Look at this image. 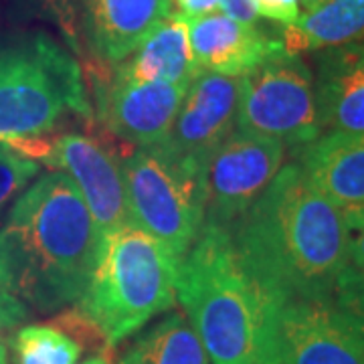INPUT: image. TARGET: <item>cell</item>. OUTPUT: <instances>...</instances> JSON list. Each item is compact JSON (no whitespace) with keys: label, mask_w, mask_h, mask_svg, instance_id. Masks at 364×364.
Here are the masks:
<instances>
[{"label":"cell","mask_w":364,"mask_h":364,"mask_svg":"<svg viewBox=\"0 0 364 364\" xmlns=\"http://www.w3.org/2000/svg\"><path fill=\"white\" fill-rule=\"evenodd\" d=\"M243 269L273 304L332 299L348 267L342 208L320 195L299 164H286L229 229Z\"/></svg>","instance_id":"cell-1"},{"label":"cell","mask_w":364,"mask_h":364,"mask_svg":"<svg viewBox=\"0 0 364 364\" xmlns=\"http://www.w3.org/2000/svg\"><path fill=\"white\" fill-rule=\"evenodd\" d=\"M100 231L63 172L41 176L16 198L0 229V286L41 312L85 296Z\"/></svg>","instance_id":"cell-2"},{"label":"cell","mask_w":364,"mask_h":364,"mask_svg":"<svg viewBox=\"0 0 364 364\" xmlns=\"http://www.w3.org/2000/svg\"><path fill=\"white\" fill-rule=\"evenodd\" d=\"M178 299L213 364H269L273 304L243 269L229 229L205 225L181 261Z\"/></svg>","instance_id":"cell-3"},{"label":"cell","mask_w":364,"mask_h":364,"mask_svg":"<svg viewBox=\"0 0 364 364\" xmlns=\"http://www.w3.org/2000/svg\"><path fill=\"white\" fill-rule=\"evenodd\" d=\"M181 259L134 221L100 237L95 265L77 306L109 346L138 332L178 299Z\"/></svg>","instance_id":"cell-4"},{"label":"cell","mask_w":364,"mask_h":364,"mask_svg":"<svg viewBox=\"0 0 364 364\" xmlns=\"http://www.w3.org/2000/svg\"><path fill=\"white\" fill-rule=\"evenodd\" d=\"M65 112L90 117L77 63L47 35L0 47V142L37 138Z\"/></svg>","instance_id":"cell-5"},{"label":"cell","mask_w":364,"mask_h":364,"mask_svg":"<svg viewBox=\"0 0 364 364\" xmlns=\"http://www.w3.org/2000/svg\"><path fill=\"white\" fill-rule=\"evenodd\" d=\"M122 174L132 221L184 259L205 227V166L160 144L126 156Z\"/></svg>","instance_id":"cell-6"},{"label":"cell","mask_w":364,"mask_h":364,"mask_svg":"<svg viewBox=\"0 0 364 364\" xmlns=\"http://www.w3.org/2000/svg\"><path fill=\"white\" fill-rule=\"evenodd\" d=\"M237 130L301 148L320 138L314 75L299 55L277 53L241 77Z\"/></svg>","instance_id":"cell-7"},{"label":"cell","mask_w":364,"mask_h":364,"mask_svg":"<svg viewBox=\"0 0 364 364\" xmlns=\"http://www.w3.org/2000/svg\"><path fill=\"white\" fill-rule=\"evenodd\" d=\"M284 158L279 140L235 130L205 166V225L231 229L284 168Z\"/></svg>","instance_id":"cell-8"},{"label":"cell","mask_w":364,"mask_h":364,"mask_svg":"<svg viewBox=\"0 0 364 364\" xmlns=\"http://www.w3.org/2000/svg\"><path fill=\"white\" fill-rule=\"evenodd\" d=\"M269 364H364V330L332 299H287L272 316Z\"/></svg>","instance_id":"cell-9"},{"label":"cell","mask_w":364,"mask_h":364,"mask_svg":"<svg viewBox=\"0 0 364 364\" xmlns=\"http://www.w3.org/2000/svg\"><path fill=\"white\" fill-rule=\"evenodd\" d=\"M241 77L200 71L188 85L181 112L162 146L172 154L207 166L208 158L237 126Z\"/></svg>","instance_id":"cell-10"},{"label":"cell","mask_w":364,"mask_h":364,"mask_svg":"<svg viewBox=\"0 0 364 364\" xmlns=\"http://www.w3.org/2000/svg\"><path fill=\"white\" fill-rule=\"evenodd\" d=\"M47 166L59 168L75 182L90 208L100 237L132 221L124 174L116 158L95 138L83 134H65L53 138L51 148L43 160Z\"/></svg>","instance_id":"cell-11"},{"label":"cell","mask_w":364,"mask_h":364,"mask_svg":"<svg viewBox=\"0 0 364 364\" xmlns=\"http://www.w3.org/2000/svg\"><path fill=\"white\" fill-rule=\"evenodd\" d=\"M188 85L112 79L107 87L104 85L97 91L105 128L138 148L164 144L181 112Z\"/></svg>","instance_id":"cell-12"},{"label":"cell","mask_w":364,"mask_h":364,"mask_svg":"<svg viewBox=\"0 0 364 364\" xmlns=\"http://www.w3.org/2000/svg\"><path fill=\"white\" fill-rule=\"evenodd\" d=\"M188 31L198 69L225 77H243L284 51L282 41L265 35L257 25H243L223 13L191 18Z\"/></svg>","instance_id":"cell-13"},{"label":"cell","mask_w":364,"mask_h":364,"mask_svg":"<svg viewBox=\"0 0 364 364\" xmlns=\"http://www.w3.org/2000/svg\"><path fill=\"white\" fill-rule=\"evenodd\" d=\"M91 51L105 63H122L170 14V0H81Z\"/></svg>","instance_id":"cell-14"},{"label":"cell","mask_w":364,"mask_h":364,"mask_svg":"<svg viewBox=\"0 0 364 364\" xmlns=\"http://www.w3.org/2000/svg\"><path fill=\"white\" fill-rule=\"evenodd\" d=\"M314 85L322 130L364 134V39L326 49Z\"/></svg>","instance_id":"cell-15"},{"label":"cell","mask_w":364,"mask_h":364,"mask_svg":"<svg viewBox=\"0 0 364 364\" xmlns=\"http://www.w3.org/2000/svg\"><path fill=\"white\" fill-rule=\"evenodd\" d=\"M299 168L340 208L364 207V134L328 132L301 148Z\"/></svg>","instance_id":"cell-16"},{"label":"cell","mask_w":364,"mask_h":364,"mask_svg":"<svg viewBox=\"0 0 364 364\" xmlns=\"http://www.w3.org/2000/svg\"><path fill=\"white\" fill-rule=\"evenodd\" d=\"M198 73L200 69L191 45L188 21L181 14L170 13L128 59L117 63L114 79L188 85Z\"/></svg>","instance_id":"cell-17"},{"label":"cell","mask_w":364,"mask_h":364,"mask_svg":"<svg viewBox=\"0 0 364 364\" xmlns=\"http://www.w3.org/2000/svg\"><path fill=\"white\" fill-rule=\"evenodd\" d=\"M364 39V0H328L282 28V45L289 55L334 49Z\"/></svg>","instance_id":"cell-18"},{"label":"cell","mask_w":364,"mask_h":364,"mask_svg":"<svg viewBox=\"0 0 364 364\" xmlns=\"http://www.w3.org/2000/svg\"><path fill=\"white\" fill-rule=\"evenodd\" d=\"M119 364H208V356L191 322L170 314L134 340Z\"/></svg>","instance_id":"cell-19"},{"label":"cell","mask_w":364,"mask_h":364,"mask_svg":"<svg viewBox=\"0 0 364 364\" xmlns=\"http://www.w3.org/2000/svg\"><path fill=\"white\" fill-rule=\"evenodd\" d=\"M16 364H75L83 344L57 326H25L11 342Z\"/></svg>","instance_id":"cell-20"},{"label":"cell","mask_w":364,"mask_h":364,"mask_svg":"<svg viewBox=\"0 0 364 364\" xmlns=\"http://www.w3.org/2000/svg\"><path fill=\"white\" fill-rule=\"evenodd\" d=\"M37 174H39V162L21 156L13 148L2 152L0 154V210Z\"/></svg>","instance_id":"cell-21"},{"label":"cell","mask_w":364,"mask_h":364,"mask_svg":"<svg viewBox=\"0 0 364 364\" xmlns=\"http://www.w3.org/2000/svg\"><path fill=\"white\" fill-rule=\"evenodd\" d=\"M332 304L364 330V272L348 265L340 273L332 291Z\"/></svg>","instance_id":"cell-22"},{"label":"cell","mask_w":364,"mask_h":364,"mask_svg":"<svg viewBox=\"0 0 364 364\" xmlns=\"http://www.w3.org/2000/svg\"><path fill=\"white\" fill-rule=\"evenodd\" d=\"M43 2H45V9L51 13L53 21L61 28L67 43L75 51H79V0H43Z\"/></svg>","instance_id":"cell-23"},{"label":"cell","mask_w":364,"mask_h":364,"mask_svg":"<svg viewBox=\"0 0 364 364\" xmlns=\"http://www.w3.org/2000/svg\"><path fill=\"white\" fill-rule=\"evenodd\" d=\"M348 229V265L364 272V207L342 208Z\"/></svg>","instance_id":"cell-24"},{"label":"cell","mask_w":364,"mask_h":364,"mask_svg":"<svg viewBox=\"0 0 364 364\" xmlns=\"http://www.w3.org/2000/svg\"><path fill=\"white\" fill-rule=\"evenodd\" d=\"M26 318V306L18 298H14L11 291L0 286V340L6 338V334L14 330Z\"/></svg>","instance_id":"cell-25"},{"label":"cell","mask_w":364,"mask_h":364,"mask_svg":"<svg viewBox=\"0 0 364 364\" xmlns=\"http://www.w3.org/2000/svg\"><path fill=\"white\" fill-rule=\"evenodd\" d=\"M257 11L259 16L282 23L284 26L294 25L301 16L299 0H257Z\"/></svg>","instance_id":"cell-26"},{"label":"cell","mask_w":364,"mask_h":364,"mask_svg":"<svg viewBox=\"0 0 364 364\" xmlns=\"http://www.w3.org/2000/svg\"><path fill=\"white\" fill-rule=\"evenodd\" d=\"M223 14L231 16L243 25H257L259 11L257 0H221Z\"/></svg>","instance_id":"cell-27"},{"label":"cell","mask_w":364,"mask_h":364,"mask_svg":"<svg viewBox=\"0 0 364 364\" xmlns=\"http://www.w3.org/2000/svg\"><path fill=\"white\" fill-rule=\"evenodd\" d=\"M170 4H174L176 9L174 14H181L186 21H191L215 13L221 6V0H170Z\"/></svg>","instance_id":"cell-28"},{"label":"cell","mask_w":364,"mask_h":364,"mask_svg":"<svg viewBox=\"0 0 364 364\" xmlns=\"http://www.w3.org/2000/svg\"><path fill=\"white\" fill-rule=\"evenodd\" d=\"M81 364H114V354H112V348H107L104 352H97L93 358L90 360H85V363Z\"/></svg>","instance_id":"cell-29"},{"label":"cell","mask_w":364,"mask_h":364,"mask_svg":"<svg viewBox=\"0 0 364 364\" xmlns=\"http://www.w3.org/2000/svg\"><path fill=\"white\" fill-rule=\"evenodd\" d=\"M328 0H299V4H301V9H304V13H310V11H316L318 6H322L326 4Z\"/></svg>","instance_id":"cell-30"},{"label":"cell","mask_w":364,"mask_h":364,"mask_svg":"<svg viewBox=\"0 0 364 364\" xmlns=\"http://www.w3.org/2000/svg\"><path fill=\"white\" fill-rule=\"evenodd\" d=\"M0 364H9V356H6V346L0 344Z\"/></svg>","instance_id":"cell-31"},{"label":"cell","mask_w":364,"mask_h":364,"mask_svg":"<svg viewBox=\"0 0 364 364\" xmlns=\"http://www.w3.org/2000/svg\"><path fill=\"white\" fill-rule=\"evenodd\" d=\"M6 150H11V146H9L6 142H0V154H2V152H6Z\"/></svg>","instance_id":"cell-32"}]
</instances>
